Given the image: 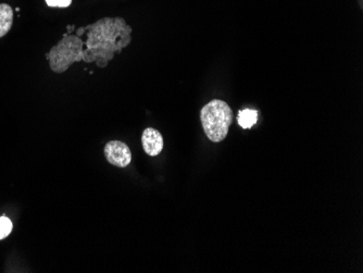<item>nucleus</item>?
Here are the masks:
<instances>
[{
    "mask_svg": "<svg viewBox=\"0 0 363 273\" xmlns=\"http://www.w3.org/2000/svg\"><path fill=\"white\" fill-rule=\"evenodd\" d=\"M105 155L110 164L119 168H125L132 161L131 149L123 141H109L105 146Z\"/></svg>",
    "mask_w": 363,
    "mask_h": 273,
    "instance_id": "2",
    "label": "nucleus"
},
{
    "mask_svg": "<svg viewBox=\"0 0 363 273\" xmlns=\"http://www.w3.org/2000/svg\"><path fill=\"white\" fill-rule=\"evenodd\" d=\"M47 6L52 8H66L71 5L72 0H46Z\"/></svg>",
    "mask_w": 363,
    "mask_h": 273,
    "instance_id": "7",
    "label": "nucleus"
},
{
    "mask_svg": "<svg viewBox=\"0 0 363 273\" xmlns=\"http://www.w3.org/2000/svg\"><path fill=\"white\" fill-rule=\"evenodd\" d=\"M13 23V10L7 4H0V38L5 36Z\"/></svg>",
    "mask_w": 363,
    "mask_h": 273,
    "instance_id": "4",
    "label": "nucleus"
},
{
    "mask_svg": "<svg viewBox=\"0 0 363 273\" xmlns=\"http://www.w3.org/2000/svg\"><path fill=\"white\" fill-rule=\"evenodd\" d=\"M258 121V111L254 109L241 110L237 115V123L243 129L248 130L254 127Z\"/></svg>",
    "mask_w": 363,
    "mask_h": 273,
    "instance_id": "5",
    "label": "nucleus"
},
{
    "mask_svg": "<svg viewBox=\"0 0 363 273\" xmlns=\"http://www.w3.org/2000/svg\"><path fill=\"white\" fill-rule=\"evenodd\" d=\"M200 120L209 141L220 143L227 139L233 121V111L223 100L213 99L204 106L200 111Z\"/></svg>",
    "mask_w": 363,
    "mask_h": 273,
    "instance_id": "1",
    "label": "nucleus"
},
{
    "mask_svg": "<svg viewBox=\"0 0 363 273\" xmlns=\"http://www.w3.org/2000/svg\"><path fill=\"white\" fill-rule=\"evenodd\" d=\"M13 231V222L7 217H0V239H6Z\"/></svg>",
    "mask_w": 363,
    "mask_h": 273,
    "instance_id": "6",
    "label": "nucleus"
},
{
    "mask_svg": "<svg viewBox=\"0 0 363 273\" xmlns=\"http://www.w3.org/2000/svg\"><path fill=\"white\" fill-rule=\"evenodd\" d=\"M142 144L148 156L156 157L164 149V137L157 130L148 127L143 133Z\"/></svg>",
    "mask_w": 363,
    "mask_h": 273,
    "instance_id": "3",
    "label": "nucleus"
}]
</instances>
